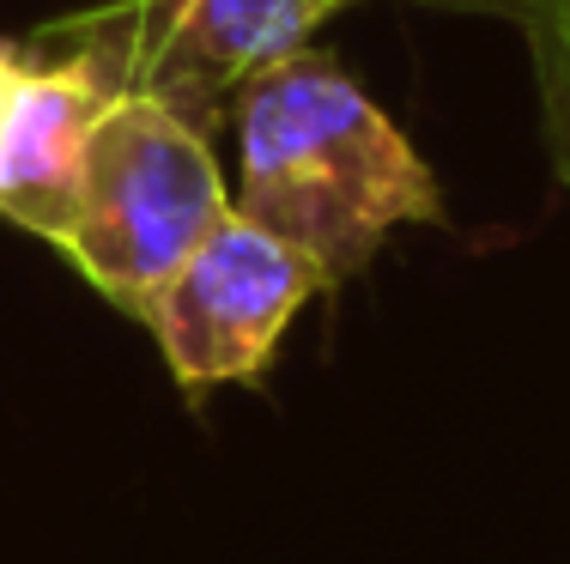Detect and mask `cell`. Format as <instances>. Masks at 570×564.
I'll return each instance as SVG.
<instances>
[{
	"label": "cell",
	"instance_id": "cell-1",
	"mask_svg": "<svg viewBox=\"0 0 570 564\" xmlns=\"http://www.w3.org/2000/svg\"><path fill=\"white\" fill-rule=\"evenodd\" d=\"M237 212L279 231L346 286L401 225H443V188L395 116L322 49H297L237 91Z\"/></svg>",
	"mask_w": 570,
	"mask_h": 564
},
{
	"label": "cell",
	"instance_id": "cell-2",
	"mask_svg": "<svg viewBox=\"0 0 570 564\" xmlns=\"http://www.w3.org/2000/svg\"><path fill=\"white\" fill-rule=\"evenodd\" d=\"M230 207L213 133L146 91H121L91 133L79 200L49 249H61L104 304L140 321Z\"/></svg>",
	"mask_w": 570,
	"mask_h": 564
},
{
	"label": "cell",
	"instance_id": "cell-3",
	"mask_svg": "<svg viewBox=\"0 0 570 564\" xmlns=\"http://www.w3.org/2000/svg\"><path fill=\"white\" fill-rule=\"evenodd\" d=\"M328 291V274L279 231L230 207L146 304V334L188 400L213 388H262L292 321Z\"/></svg>",
	"mask_w": 570,
	"mask_h": 564
},
{
	"label": "cell",
	"instance_id": "cell-4",
	"mask_svg": "<svg viewBox=\"0 0 570 564\" xmlns=\"http://www.w3.org/2000/svg\"><path fill=\"white\" fill-rule=\"evenodd\" d=\"M346 7L358 0H110L86 7V19L116 37L128 91H146L213 133L262 67L309 49V37Z\"/></svg>",
	"mask_w": 570,
	"mask_h": 564
},
{
	"label": "cell",
	"instance_id": "cell-5",
	"mask_svg": "<svg viewBox=\"0 0 570 564\" xmlns=\"http://www.w3.org/2000/svg\"><path fill=\"white\" fill-rule=\"evenodd\" d=\"M37 43H56V56H31L19 79V98L0 140V219L24 237L56 244L67 212L79 200L91 133L128 91L121 49L86 12L56 19Z\"/></svg>",
	"mask_w": 570,
	"mask_h": 564
},
{
	"label": "cell",
	"instance_id": "cell-6",
	"mask_svg": "<svg viewBox=\"0 0 570 564\" xmlns=\"http://www.w3.org/2000/svg\"><path fill=\"white\" fill-rule=\"evenodd\" d=\"M425 7H461V12H498L528 37L540 91V128L559 182L570 188V0H425Z\"/></svg>",
	"mask_w": 570,
	"mask_h": 564
},
{
	"label": "cell",
	"instance_id": "cell-7",
	"mask_svg": "<svg viewBox=\"0 0 570 564\" xmlns=\"http://www.w3.org/2000/svg\"><path fill=\"white\" fill-rule=\"evenodd\" d=\"M24 61H31V49L12 43V37H0V140H7V116H12V98H19Z\"/></svg>",
	"mask_w": 570,
	"mask_h": 564
}]
</instances>
